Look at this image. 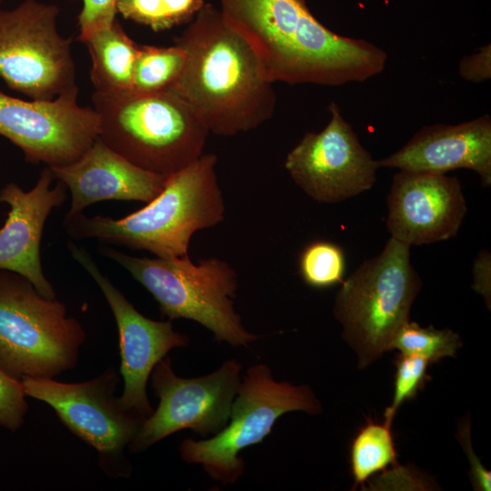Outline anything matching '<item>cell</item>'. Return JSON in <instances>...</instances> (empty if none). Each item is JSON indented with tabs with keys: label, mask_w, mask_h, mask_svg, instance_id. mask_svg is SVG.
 Instances as JSON below:
<instances>
[{
	"label": "cell",
	"mask_w": 491,
	"mask_h": 491,
	"mask_svg": "<svg viewBox=\"0 0 491 491\" xmlns=\"http://www.w3.org/2000/svg\"><path fill=\"white\" fill-rule=\"evenodd\" d=\"M226 24L255 53L271 83L338 86L384 71L387 54L320 23L306 0H219Z\"/></svg>",
	"instance_id": "1"
},
{
	"label": "cell",
	"mask_w": 491,
	"mask_h": 491,
	"mask_svg": "<svg viewBox=\"0 0 491 491\" xmlns=\"http://www.w3.org/2000/svg\"><path fill=\"white\" fill-rule=\"evenodd\" d=\"M175 44L184 50L185 64L173 89L192 105L209 133L232 136L273 116L274 84L220 9L205 3Z\"/></svg>",
	"instance_id": "2"
},
{
	"label": "cell",
	"mask_w": 491,
	"mask_h": 491,
	"mask_svg": "<svg viewBox=\"0 0 491 491\" xmlns=\"http://www.w3.org/2000/svg\"><path fill=\"white\" fill-rule=\"evenodd\" d=\"M217 156L203 154L166 177L161 193L145 206L115 219L107 215H65L63 225L75 240L145 250L157 257L188 255L192 235L225 218V204L215 171Z\"/></svg>",
	"instance_id": "3"
},
{
	"label": "cell",
	"mask_w": 491,
	"mask_h": 491,
	"mask_svg": "<svg viewBox=\"0 0 491 491\" xmlns=\"http://www.w3.org/2000/svg\"><path fill=\"white\" fill-rule=\"evenodd\" d=\"M92 102L99 120L98 137L144 170L168 177L203 155L209 131L173 88L155 93L95 91Z\"/></svg>",
	"instance_id": "4"
},
{
	"label": "cell",
	"mask_w": 491,
	"mask_h": 491,
	"mask_svg": "<svg viewBox=\"0 0 491 491\" xmlns=\"http://www.w3.org/2000/svg\"><path fill=\"white\" fill-rule=\"evenodd\" d=\"M99 254L115 261L141 284L157 302L162 316L185 318L210 330L218 342L249 346L259 336L242 324L235 309L238 281L235 269L218 257L194 264L179 257H137L101 246Z\"/></svg>",
	"instance_id": "5"
},
{
	"label": "cell",
	"mask_w": 491,
	"mask_h": 491,
	"mask_svg": "<svg viewBox=\"0 0 491 491\" xmlns=\"http://www.w3.org/2000/svg\"><path fill=\"white\" fill-rule=\"evenodd\" d=\"M411 246L391 237L375 257L364 261L336 295L333 313L342 338L366 369L389 350L397 331L409 321L422 288L411 264Z\"/></svg>",
	"instance_id": "6"
},
{
	"label": "cell",
	"mask_w": 491,
	"mask_h": 491,
	"mask_svg": "<svg viewBox=\"0 0 491 491\" xmlns=\"http://www.w3.org/2000/svg\"><path fill=\"white\" fill-rule=\"evenodd\" d=\"M85 332L57 298L0 270V366L13 378L50 379L78 364Z\"/></svg>",
	"instance_id": "7"
},
{
	"label": "cell",
	"mask_w": 491,
	"mask_h": 491,
	"mask_svg": "<svg viewBox=\"0 0 491 491\" xmlns=\"http://www.w3.org/2000/svg\"><path fill=\"white\" fill-rule=\"evenodd\" d=\"M292 411L318 415L322 405L309 386L278 382L266 365L252 366L241 378L226 426L209 438L185 439L180 456L201 465L213 480L235 484L246 469L240 452L262 442L276 420Z\"/></svg>",
	"instance_id": "8"
},
{
	"label": "cell",
	"mask_w": 491,
	"mask_h": 491,
	"mask_svg": "<svg viewBox=\"0 0 491 491\" xmlns=\"http://www.w3.org/2000/svg\"><path fill=\"white\" fill-rule=\"evenodd\" d=\"M119 381L113 366L79 383L54 378L22 381L26 396L50 406L68 430L95 449L99 467L115 479L131 476L126 451L145 419L123 407L115 396Z\"/></svg>",
	"instance_id": "9"
},
{
	"label": "cell",
	"mask_w": 491,
	"mask_h": 491,
	"mask_svg": "<svg viewBox=\"0 0 491 491\" xmlns=\"http://www.w3.org/2000/svg\"><path fill=\"white\" fill-rule=\"evenodd\" d=\"M59 13L38 0L0 9V77L31 99L51 100L77 86L72 39L58 31Z\"/></svg>",
	"instance_id": "10"
},
{
	"label": "cell",
	"mask_w": 491,
	"mask_h": 491,
	"mask_svg": "<svg viewBox=\"0 0 491 491\" xmlns=\"http://www.w3.org/2000/svg\"><path fill=\"white\" fill-rule=\"evenodd\" d=\"M241 371L242 364L232 358L208 375L185 378L175 374L169 357L159 361L150 376L159 404L145 419L128 452H144L184 429L203 437L220 432L228 423Z\"/></svg>",
	"instance_id": "11"
},
{
	"label": "cell",
	"mask_w": 491,
	"mask_h": 491,
	"mask_svg": "<svg viewBox=\"0 0 491 491\" xmlns=\"http://www.w3.org/2000/svg\"><path fill=\"white\" fill-rule=\"evenodd\" d=\"M78 92L76 86L51 100H23L0 91V135L31 164L75 161L99 134L98 115L78 104Z\"/></svg>",
	"instance_id": "12"
},
{
	"label": "cell",
	"mask_w": 491,
	"mask_h": 491,
	"mask_svg": "<svg viewBox=\"0 0 491 491\" xmlns=\"http://www.w3.org/2000/svg\"><path fill=\"white\" fill-rule=\"evenodd\" d=\"M329 112L330 120L322 131L306 132L290 150L285 168L312 199L336 204L370 190L379 165L336 102H331Z\"/></svg>",
	"instance_id": "13"
},
{
	"label": "cell",
	"mask_w": 491,
	"mask_h": 491,
	"mask_svg": "<svg viewBox=\"0 0 491 491\" xmlns=\"http://www.w3.org/2000/svg\"><path fill=\"white\" fill-rule=\"evenodd\" d=\"M67 247L98 286L115 317L121 358L119 374L124 380L120 403L125 409L146 418L154 411L146 391L153 369L171 350L186 346L189 338L175 331L170 320L155 321L137 311L101 272L85 248L73 242Z\"/></svg>",
	"instance_id": "14"
},
{
	"label": "cell",
	"mask_w": 491,
	"mask_h": 491,
	"mask_svg": "<svg viewBox=\"0 0 491 491\" xmlns=\"http://www.w3.org/2000/svg\"><path fill=\"white\" fill-rule=\"evenodd\" d=\"M386 201L391 237L409 246L455 237L467 212L459 179L446 174L400 170Z\"/></svg>",
	"instance_id": "15"
},
{
	"label": "cell",
	"mask_w": 491,
	"mask_h": 491,
	"mask_svg": "<svg viewBox=\"0 0 491 491\" xmlns=\"http://www.w3.org/2000/svg\"><path fill=\"white\" fill-rule=\"evenodd\" d=\"M55 176L45 167L35 185L24 191L9 183L0 190V202L9 205L0 228V270L17 273L28 279L45 297L56 298L45 277L41 262V241L45 222L54 210L67 199V188L60 181L51 186Z\"/></svg>",
	"instance_id": "16"
},
{
	"label": "cell",
	"mask_w": 491,
	"mask_h": 491,
	"mask_svg": "<svg viewBox=\"0 0 491 491\" xmlns=\"http://www.w3.org/2000/svg\"><path fill=\"white\" fill-rule=\"evenodd\" d=\"M379 167L446 174L465 168L476 172L484 187L491 185V117L485 114L457 125L437 124L417 131Z\"/></svg>",
	"instance_id": "17"
},
{
	"label": "cell",
	"mask_w": 491,
	"mask_h": 491,
	"mask_svg": "<svg viewBox=\"0 0 491 491\" xmlns=\"http://www.w3.org/2000/svg\"><path fill=\"white\" fill-rule=\"evenodd\" d=\"M55 178L70 192L65 215L107 200L148 203L164 188L166 177L144 170L110 148L98 136L75 161L49 166Z\"/></svg>",
	"instance_id": "18"
},
{
	"label": "cell",
	"mask_w": 491,
	"mask_h": 491,
	"mask_svg": "<svg viewBox=\"0 0 491 491\" xmlns=\"http://www.w3.org/2000/svg\"><path fill=\"white\" fill-rule=\"evenodd\" d=\"M90 55V79L96 92L133 89L138 45L115 20L82 41Z\"/></svg>",
	"instance_id": "19"
},
{
	"label": "cell",
	"mask_w": 491,
	"mask_h": 491,
	"mask_svg": "<svg viewBox=\"0 0 491 491\" xmlns=\"http://www.w3.org/2000/svg\"><path fill=\"white\" fill-rule=\"evenodd\" d=\"M392 425L369 420L352 440L350 446L351 473L354 487L364 485L368 479L397 466L396 450L392 434Z\"/></svg>",
	"instance_id": "20"
},
{
	"label": "cell",
	"mask_w": 491,
	"mask_h": 491,
	"mask_svg": "<svg viewBox=\"0 0 491 491\" xmlns=\"http://www.w3.org/2000/svg\"><path fill=\"white\" fill-rule=\"evenodd\" d=\"M185 64L184 50L171 46L138 45L133 75V89L155 93L171 89Z\"/></svg>",
	"instance_id": "21"
},
{
	"label": "cell",
	"mask_w": 491,
	"mask_h": 491,
	"mask_svg": "<svg viewBox=\"0 0 491 491\" xmlns=\"http://www.w3.org/2000/svg\"><path fill=\"white\" fill-rule=\"evenodd\" d=\"M205 0H119L117 13L125 19L161 32L189 24Z\"/></svg>",
	"instance_id": "22"
},
{
	"label": "cell",
	"mask_w": 491,
	"mask_h": 491,
	"mask_svg": "<svg viewBox=\"0 0 491 491\" xmlns=\"http://www.w3.org/2000/svg\"><path fill=\"white\" fill-rule=\"evenodd\" d=\"M462 346L459 334L449 328L423 327L409 320L397 331L389 350L397 349L401 354L419 356L431 364L456 356Z\"/></svg>",
	"instance_id": "23"
},
{
	"label": "cell",
	"mask_w": 491,
	"mask_h": 491,
	"mask_svg": "<svg viewBox=\"0 0 491 491\" xmlns=\"http://www.w3.org/2000/svg\"><path fill=\"white\" fill-rule=\"evenodd\" d=\"M345 255L337 245L317 240L307 245L299 257V273L311 287L326 288L343 282Z\"/></svg>",
	"instance_id": "24"
},
{
	"label": "cell",
	"mask_w": 491,
	"mask_h": 491,
	"mask_svg": "<svg viewBox=\"0 0 491 491\" xmlns=\"http://www.w3.org/2000/svg\"><path fill=\"white\" fill-rule=\"evenodd\" d=\"M429 361L425 357L399 354L396 360L394 395L392 404L386 408L385 421L392 425L398 408L406 401L414 399L429 380Z\"/></svg>",
	"instance_id": "25"
},
{
	"label": "cell",
	"mask_w": 491,
	"mask_h": 491,
	"mask_svg": "<svg viewBox=\"0 0 491 491\" xmlns=\"http://www.w3.org/2000/svg\"><path fill=\"white\" fill-rule=\"evenodd\" d=\"M27 410L22 382L10 376L0 366V426L10 431L18 430L25 422Z\"/></svg>",
	"instance_id": "26"
},
{
	"label": "cell",
	"mask_w": 491,
	"mask_h": 491,
	"mask_svg": "<svg viewBox=\"0 0 491 491\" xmlns=\"http://www.w3.org/2000/svg\"><path fill=\"white\" fill-rule=\"evenodd\" d=\"M77 15L78 41L95 31L112 25L116 20L119 0H82Z\"/></svg>",
	"instance_id": "27"
},
{
	"label": "cell",
	"mask_w": 491,
	"mask_h": 491,
	"mask_svg": "<svg viewBox=\"0 0 491 491\" xmlns=\"http://www.w3.org/2000/svg\"><path fill=\"white\" fill-rule=\"evenodd\" d=\"M470 421L467 416L466 421L459 424L457 430V439L460 442L470 464V477L475 490H491V472L486 469L478 457L475 455L471 445Z\"/></svg>",
	"instance_id": "28"
},
{
	"label": "cell",
	"mask_w": 491,
	"mask_h": 491,
	"mask_svg": "<svg viewBox=\"0 0 491 491\" xmlns=\"http://www.w3.org/2000/svg\"><path fill=\"white\" fill-rule=\"evenodd\" d=\"M458 72L462 78L481 83L491 77V45L482 46L477 52L465 55L460 60Z\"/></svg>",
	"instance_id": "29"
},
{
	"label": "cell",
	"mask_w": 491,
	"mask_h": 491,
	"mask_svg": "<svg viewBox=\"0 0 491 491\" xmlns=\"http://www.w3.org/2000/svg\"><path fill=\"white\" fill-rule=\"evenodd\" d=\"M472 289L480 295L488 310L491 308V254L482 249L476 256L472 267Z\"/></svg>",
	"instance_id": "30"
},
{
	"label": "cell",
	"mask_w": 491,
	"mask_h": 491,
	"mask_svg": "<svg viewBox=\"0 0 491 491\" xmlns=\"http://www.w3.org/2000/svg\"><path fill=\"white\" fill-rule=\"evenodd\" d=\"M1 1H2V0H0V2H1Z\"/></svg>",
	"instance_id": "31"
}]
</instances>
